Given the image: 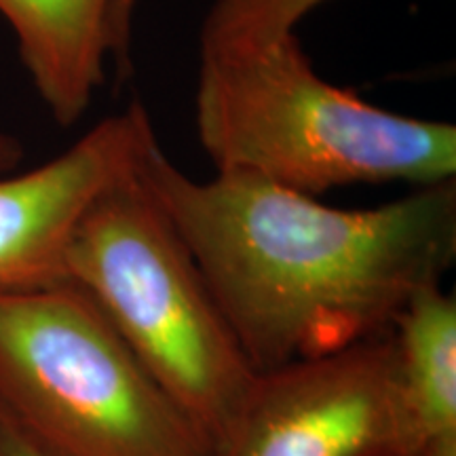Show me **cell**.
<instances>
[{"mask_svg":"<svg viewBox=\"0 0 456 456\" xmlns=\"http://www.w3.org/2000/svg\"><path fill=\"white\" fill-rule=\"evenodd\" d=\"M138 175L256 372L387 334L456 260V180L338 209L252 175L192 180L159 142Z\"/></svg>","mask_w":456,"mask_h":456,"instance_id":"6da1fadb","label":"cell"},{"mask_svg":"<svg viewBox=\"0 0 456 456\" xmlns=\"http://www.w3.org/2000/svg\"><path fill=\"white\" fill-rule=\"evenodd\" d=\"M195 125L216 174L317 197L334 188L454 180L456 127L363 102L319 77L292 34L201 49Z\"/></svg>","mask_w":456,"mask_h":456,"instance_id":"7a4b0ae2","label":"cell"},{"mask_svg":"<svg viewBox=\"0 0 456 456\" xmlns=\"http://www.w3.org/2000/svg\"><path fill=\"white\" fill-rule=\"evenodd\" d=\"M66 279L89 294L214 448L258 372L138 171L104 192L78 224Z\"/></svg>","mask_w":456,"mask_h":456,"instance_id":"3957f363","label":"cell"},{"mask_svg":"<svg viewBox=\"0 0 456 456\" xmlns=\"http://www.w3.org/2000/svg\"><path fill=\"white\" fill-rule=\"evenodd\" d=\"M0 410L47 456H209L87 292L0 289Z\"/></svg>","mask_w":456,"mask_h":456,"instance_id":"277c9868","label":"cell"},{"mask_svg":"<svg viewBox=\"0 0 456 456\" xmlns=\"http://www.w3.org/2000/svg\"><path fill=\"white\" fill-rule=\"evenodd\" d=\"M391 330L258 372L209 456H416Z\"/></svg>","mask_w":456,"mask_h":456,"instance_id":"5b68a950","label":"cell"},{"mask_svg":"<svg viewBox=\"0 0 456 456\" xmlns=\"http://www.w3.org/2000/svg\"><path fill=\"white\" fill-rule=\"evenodd\" d=\"M157 142L146 106L131 102L51 161L0 175V289L66 279L78 224Z\"/></svg>","mask_w":456,"mask_h":456,"instance_id":"8992f818","label":"cell"},{"mask_svg":"<svg viewBox=\"0 0 456 456\" xmlns=\"http://www.w3.org/2000/svg\"><path fill=\"white\" fill-rule=\"evenodd\" d=\"M112 0H0L21 64L57 123L70 127L106 81Z\"/></svg>","mask_w":456,"mask_h":456,"instance_id":"52a82bcc","label":"cell"},{"mask_svg":"<svg viewBox=\"0 0 456 456\" xmlns=\"http://www.w3.org/2000/svg\"><path fill=\"white\" fill-rule=\"evenodd\" d=\"M391 338L420 450L456 442L454 294L442 285L420 289L399 311Z\"/></svg>","mask_w":456,"mask_h":456,"instance_id":"ba28073f","label":"cell"},{"mask_svg":"<svg viewBox=\"0 0 456 456\" xmlns=\"http://www.w3.org/2000/svg\"><path fill=\"white\" fill-rule=\"evenodd\" d=\"M326 0H216L201 28V49L265 43L292 34Z\"/></svg>","mask_w":456,"mask_h":456,"instance_id":"9c48e42d","label":"cell"},{"mask_svg":"<svg viewBox=\"0 0 456 456\" xmlns=\"http://www.w3.org/2000/svg\"><path fill=\"white\" fill-rule=\"evenodd\" d=\"M140 0H112L108 37H110V60L118 77L125 78L131 70V30L134 13Z\"/></svg>","mask_w":456,"mask_h":456,"instance_id":"30bf717a","label":"cell"},{"mask_svg":"<svg viewBox=\"0 0 456 456\" xmlns=\"http://www.w3.org/2000/svg\"><path fill=\"white\" fill-rule=\"evenodd\" d=\"M0 456H47L41 452L0 410Z\"/></svg>","mask_w":456,"mask_h":456,"instance_id":"8fae6325","label":"cell"},{"mask_svg":"<svg viewBox=\"0 0 456 456\" xmlns=\"http://www.w3.org/2000/svg\"><path fill=\"white\" fill-rule=\"evenodd\" d=\"M24 157L26 151L21 140L7 131H0V175L15 171L24 161Z\"/></svg>","mask_w":456,"mask_h":456,"instance_id":"7c38bea8","label":"cell"}]
</instances>
